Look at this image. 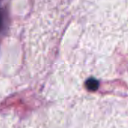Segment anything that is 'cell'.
Masks as SVG:
<instances>
[{
    "label": "cell",
    "instance_id": "obj_1",
    "mask_svg": "<svg viewBox=\"0 0 128 128\" xmlns=\"http://www.w3.org/2000/svg\"><path fill=\"white\" fill-rule=\"evenodd\" d=\"M86 87L90 90H96L99 87V82L94 78H90L87 81Z\"/></svg>",
    "mask_w": 128,
    "mask_h": 128
},
{
    "label": "cell",
    "instance_id": "obj_2",
    "mask_svg": "<svg viewBox=\"0 0 128 128\" xmlns=\"http://www.w3.org/2000/svg\"><path fill=\"white\" fill-rule=\"evenodd\" d=\"M0 22H1V18H0Z\"/></svg>",
    "mask_w": 128,
    "mask_h": 128
}]
</instances>
